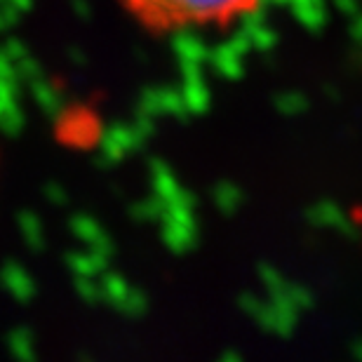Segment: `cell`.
<instances>
[{
  "instance_id": "1",
  "label": "cell",
  "mask_w": 362,
  "mask_h": 362,
  "mask_svg": "<svg viewBox=\"0 0 362 362\" xmlns=\"http://www.w3.org/2000/svg\"><path fill=\"white\" fill-rule=\"evenodd\" d=\"M127 17L153 35L221 33L240 26L266 0H118Z\"/></svg>"
}]
</instances>
